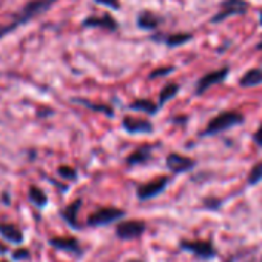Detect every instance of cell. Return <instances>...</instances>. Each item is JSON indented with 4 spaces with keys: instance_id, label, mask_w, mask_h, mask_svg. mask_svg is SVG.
<instances>
[{
    "instance_id": "1",
    "label": "cell",
    "mask_w": 262,
    "mask_h": 262,
    "mask_svg": "<svg viewBox=\"0 0 262 262\" xmlns=\"http://www.w3.org/2000/svg\"><path fill=\"white\" fill-rule=\"evenodd\" d=\"M56 2H57V0H31V2H28L22 8V11L13 19V22L10 25L0 27V39H4L5 36L11 34L19 27H24V25L30 24L33 19L45 14Z\"/></svg>"
},
{
    "instance_id": "2",
    "label": "cell",
    "mask_w": 262,
    "mask_h": 262,
    "mask_svg": "<svg viewBox=\"0 0 262 262\" xmlns=\"http://www.w3.org/2000/svg\"><path fill=\"white\" fill-rule=\"evenodd\" d=\"M245 122V117L242 113L239 111H222L217 116H214L205 126L204 131H201V138H211V136H217L221 133H225V131L239 126Z\"/></svg>"
},
{
    "instance_id": "3",
    "label": "cell",
    "mask_w": 262,
    "mask_h": 262,
    "mask_svg": "<svg viewBox=\"0 0 262 262\" xmlns=\"http://www.w3.org/2000/svg\"><path fill=\"white\" fill-rule=\"evenodd\" d=\"M126 211L122 208H116V207H103L96 210L94 213H91L86 219V225L88 227H106L111 225L114 222H119L125 217Z\"/></svg>"
},
{
    "instance_id": "4",
    "label": "cell",
    "mask_w": 262,
    "mask_h": 262,
    "mask_svg": "<svg viewBox=\"0 0 262 262\" xmlns=\"http://www.w3.org/2000/svg\"><path fill=\"white\" fill-rule=\"evenodd\" d=\"M179 245L184 251H188L202 260H211L217 256V250L213 245V242H210V241H202V239L187 241V239H184V241H181Z\"/></svg>"
},
{
    "instance_id": "5",
    "label": "cell",
    "mask_w": 262,
    "mask_h": 262,
    "mask_svg": "<svg viewBox=\"0 0 262 262\" xmlns=\"http://www.w3.org/2000/svg\"><path fill=\"white\" fill-rule=\"evenodd\" d=\"M250 5L247 0H224L221 4V10L216 16L211 17V24H221L231 16H244L247 14Z\"/></svg>"
},
{
    "instance_id": "6",
    "label": "cell",
    "mask_w": 262,
    "mask_h": 262,
    "mask_svg": "<svg viewBox=\"0 0 262 262\" xmlns=\"http://www.w3.org/2000/svg\"><path fill=\"white\" fill-rule=\"evenodd\" d=\"M170 184V178L168 176H159L144 185H141L138 190H136V196L141 202H145V201H150V199H155L156 196H159L161 193H164L167 190Z\"/></svg>"
},
{
    "instance_id": "7",
    "label": "cell",
    "mask_w": 262,
    "mask_h": 262,
    "mask_svg": "<svg viewBox=\"0 0 262 262\" xmlns=\"http://www.w3.org/2000/svg\"><path fill=\"white\" fill-rule=\"evenodd\" d=\"M147 230L144 221H120L116 225V236L120 241H135L141 237Z\"/></svg>"
},
{
    "instance_id": "8",
    "label": "cell",
    "mask_w": 262,
    "mask_h": 262,
    "mask_svg": "<svg viewBox=\"0 0 262 262\" xmlns=\"http://www.w3.org/2000/svg\"><path fill=\"white\" fill-rule=\"evenodd\" d=\"M228 73H230V68H228V67H224V68H221V70L207 73L205 76H202V77L196 82L194 94H196V96H202V94L207 93L211 86H214V85H217V83H222V82L228 77Z\"/></svg>"
},
{
    "instance_id": "9",
    "label": "cell",
    "mask_w": 262,
    "mask_h": 262,
    "mask_svg": "<svg viewBox=\"0 0 262 262\" xmlns=\"http://www.w3.org/2000/svg\"><path fill=\"white\" fill-rule=\"evenodd\" d=\"M167 168L173 173V174H182V173H188L191 170L196 168L198 162L191 158L182 156L179 153H170L165 159Z\"/></svg>"
},
{
    "instance_id": "10",
    "label": "cell",
    "mask_w": 262,
    "mask_h": 262,
    "mask_svg": "<svg viewBox=\"0 0 262 262\" xmlns=\"http://www.w3.org/2000/svg\"><path fill=\"white\" fill-rule=\"evenodd\" d=\"M122 128L128 135H151L155 131V126L150 120L125 116L122 119Z\"/></svg>"
},
{
    "instance_id": "11",
    "label": "cell",
    "mask_w": 262,
    "mask_h": 262,
    "mask_svg": "<svg viewBox=\"0 0 262 262\" xmlns=\"http://www.w3.org/2000/svg\"><path fill=\"white\" fill-rule=\"evenodd\" d=\"M82 27L83 28H102V30H106V31H111L113 33V31L117 30V22L113 17H110L108 14L100 16V17L91 16V17L83 19Z\"/></svg>"
},
{
    "instance_id": "12",
    "label": "cell",
    "mask_w": 262,
    "mask_h": 262,
    "mask_svg": "<svg viewBox=\"0 0 262 262\" xmlns=\"http://www.w3.org/2000/svg\"><path fill=\"white\" fill-rule=\"evenodd\" d=\"M50 245L54 247L56 250H60V251H68V253L77 254V256L82 254L80 244L76 237H51Z\"/></svg>"
},
{
    "instance_id": "13",
    "label": "cell",
    "mask_w": 262,
    "mask_h": 262,
    "mask_svg": "<svg viewBox=\"0 0 262 262\" xmlns=\"http://www.w3.org/2000/svg\"><path fill=\"white\" fill-rule=\"evenodd\" d=\"M82 204H83L82 199H76L74 202H71L70 205H67V207L62 210V217H63V221H65L71 228L80 230L77 216H79V211H80V208H82Z\"/></svg>"
},
{
    "instance_id": "14",
    "label": "cell",
    "mask_w": 262,
    "mask_h": 262,
    "mask_svg": "<svg viewBox=\"0 0 262 262\" xmlns=\"http://www.w3.org/2000/svg\"><path fill=\"white\" fill-rule=\"evenodd\" d=\"M151 153H153V148H151V147H148V145L139 147V148H136L133 153H131V155L126 158V165H129V167L144 165V164L150 162Z\"/></svg>"
},
{
    "instance_id": "15",
    "label": "cell",
    "mask_w": 262,
    "mask_h": 262,
    "mask_svg": "<svg viewBox=\"0 0 262 262\" xmlns=\"http://www.w3.org/2000/svg\"><path fill=\"white\" fill-rule=\"evenodd\" d=\"M151 39L155 42H164L168 48H176V47H182L187 42H190L193 39V36L187 34V33H178V34H168V36H153Z\"/></svg>"
},
{
    "instance_id": "16",
    "label": "cell",
    "mask_w": 262,
    "mask_h": 262,
    "mask_svg": "<svg viewBox=\"0 0 262 262\" xmlns=\"http://www.w3.org/2000/svg\"><path fill=\"white\" fill-rule=\"evenodd\" d=\"M0 236L5 237L11 244L20 245L24 242V233L14 224H2L0 222Z\"/></svg>"
},
{
    "instance_id": "17",
    "label": "cell",
    "mask_w": 262,
    "mask_h": 262,
    "mask_svg": "<svg viewBox=\"0 0 262 262\" xmlns=\"http://www.w3.org/2000/svg\"><path fill=\"white\" fill-rule=\"evenodd\" d=\"M161 19L156 16V14H153V13H150V11H142V13H139L138 14V19H136V24H138V27L141 28V30H144V31H153V30H156L159 25H161Z\"/></svg>"
},
{
    "instance_id": "18",
    "label": "cell",
    "mask_w": 262,
    "mask_h": 262,
    "mask_svg": "<svg viewBox=\"0 0 262 262\" xmlns=\"http://www.w3.org/2000/svg\"><path fill=\"white\" fill-rule=\"evenodd\" d=\"M128 108L133 110V111L145 113L148 116H156L161 106L158 103H155L153 100H150V99H136V100H133L128 105Z\"/></svg>"
},
{
    "instance_id": "19",
    "label": "cell",
    "mask_w": 262,
    "mask_h": 262,
    "mask_svg": "<svg viewBox=\"0 0 262 262\" xmlns=\"http://www.w3.org/2000/svg\"><path fill=\"white\" fill-rule=\"evenodd\" d=\"M239 85L242 88H253L262 85V68H251L239 79Z\"/></svg>"
},
{
    "instance_id": "20",
    "label": "cell",
    "mask_w": 262,
    "mask_h": 262,
    "mask_svg": "<svg viewBox=\"0 0 262 262\" xmlns=\"http://www.w3.org/2000/svg\"><path fill=\"white\" fill-rule=\"evenodd\" d=\"M73 102H74V103H79V105H83L85 108L93 110V111H96V113H102V114H105V116H108V117H113V116H114L113 108L108 106V105H103V103H93V102H90V100H86V99H73Z\"/></svg>"
},
{
    "instance_id": "21",
    "label": "cell",
    "mask_w": 262,
    "mask_h": 262,
    "mask_svg": "<svg viewBox=\"0 0 262 262\" xmlns=\"http://www.w3.org/2000/svg\"><path fill=\"white\" fill-rule=\"evenodd\" d=\"M28 199H30L31 204H34L39 208H43L48 204V198H47L45 191L42 188L36 187V185L30 187V190H28Z\"/></svg>"
},
{
    "instance_id": "22",
    "label": "cell",
    "mask_w": 262,
    "mask_h": 262,
    "mask_svg": "<svg viewBox=\"0 0 262 262\" xmlns=\"http://www.w3.org/2000/svg\"><path fill=\"white\" fill-rule=\"evenodd\" d=\"M179 90H181V86L178 83H167L161 90V93H159V102H158V105L159 106H164L168 100H171V99H174L178 96Z\"/></svg>"
},
{
    "instance_id": "23",
    "label": "cell",
    "mask_w": 262,
    "mask_h": 262,
    "mask_svg": "<svg viewBox=\"0 0 262 262\" xmlns=\"http://www.w3.org/2000/svg\"><path fill=\"white\" fill-rule=\"evenodd\" d=\"M260 181H262V161H259L257 164H254L251 167V170L248 171V176H247V184L250 187H254Z\"/></svg>"
},
{
    "instance_id": "24",
    "label": "cell",
    "mask_w": 262,
    "mask_h": 262,
    "mask_svg": "<svg viewBox=\"0 0 262 262\" xmlns=\"http://www.w3.org/2000/svg\"><path fill=\"white\" fill-rule=\"evenodd\" d=\"M173 71H174V67H162V68H156L155 71H151V73H150L148 79L155 80V79H158V77H165V76L171 74Z\"/></svg>"
},
{
    "instance_id": "25",
    "label": "cell",
    "mask_w": 262,
    "mask_h": 262,
    "mask_svg": "<svg viewBox=\"0 0 262 262\" xmlns=\"http://www.w3.org/2000/svg\"><path fill=\"white\" fill-rule=\"evenodd\" d=\"M57 173H59V176L60 178H63V179H68V181H74L76 178H77V171L74 170V168H71V167H59L57 168Z\"/></svg>"
},
{
    "instance_id": "26",
    "label": "cell",
    "mask_w": 262,
    "mask_h": 262,
    "mask_svg": "<svg viewBox=\"0 0 262 262\" xmlns=\"http://www.w3.org/2000/svg\"><path fill=\"white\" fill-rule=\"evenodd\" d=\"M94 2L99 4V5H105V7H108V8L114 10V11L120 10V0H94Z\"/></svg>"
},
{
    "instance_id": "27",
    "label": "cell",
    "mask_w": 262,
    "mask_h": 262,
    "mask_svg": "<svg viewBox=\"0 0 262 262\" xmlns=\"http://www.w3.org/2000/svg\"><path fill=\"white\" fill-rule=\"evenodd\" d=\"M222 205V201L221 199H205L204 201V207L207 208V210H211V211H216V210H219V207Z\"/></svg>"
},
{
    "instance_id": "28",
    "label": "cell",
    "mask_w": 262,
    "mask_h": 262,
    "mask_svg": "<svg viewBox=\"0 0 262 262\" xmlns=\"http://www.w3.org/2000/svg\"><path fill=\"white\" fill-rule=\"evenodd\" d=\"M28 257H30V251L27 248H19L13 253V259H16V260H19V259L22 260V259H28Z\"/></svg>"
},
{
    "instance_id": "29",
    "label": "cell",
    "mask_w": 262,
    "mask_h": 262,
    "mask_svg": "<svg viewBox=\"0 0 262 262\" xmlns=\"http://www.w3.org/2000/svg\"><path fill=\"white\" fill-rule=\"evenodd\" d=\"M253 142H254L257 147H262V123H260L259 128L254 131V135H253Z\"/></svg>"
},
{
    "instance_id": "30",
    "label": "cell",
    "mask_w": 262,
    "mask_h": 262,
    "mask_svg": "<svg viewBox=\"0 0 262 262\" xmlns=\"http://www.w3.org/2000/svg\"><path fill=\"white\" fill-rule=\"evenodd\" d=\"M8 251V247L4 245V244H0V254H5Z\"/></svg>"
},
{
    "instance_id": "31",
    "label": "cell",
    "mask_w": 262,
    "mask_h": 262,
    "mask_svg": "<svg viewBox=\"0 0 262 262\" xmlns=\"http://www.w3.org/2000/svg\"><path fill=\"white\" fill-rule=\"evenodd\" d=\"M259 25L262 27V11H260V16H259Z\"/></svg>"
},
{
    "instance_id": "32",
    "label": "cell",
    "mask_w": 262,
    "mask_h": 262,
    "mask_svg": "<svg viewBox=\"0 0 262 262\" xmlns=\"http://www.w3.org/2000/svg\"><path fill=\"white\" fill-rule=\"evenodd\" d=\"M256 48H257V50H262V42H259V43H257V47H256Z\"/></svg>"
},
{
    "instance_id": "33",
    "label": "cell",
    "mask_w": 262,
    "mask_h": 262,
    "mask_svg": "<svg viewBox=\"0 0 262 262\" xmlns=\"http://www.w3.org/2000/svg\"><path fill=\"white\" fill-rule=\"evenodd\" d=\"M128 262H142V260H139V259H131V260H128Z\"/></svg>"
},
{
    "instance_id": "34",
    "label": "cell",
    "mask_w": 262,
    "mask_h": 262,
    "mask_svg": "<svg viewBox=\"0 0 262 262\" xmlns=\"http://www.w3.org/2000/svg\"><path fill=\"white\" fill-rule=\"evenodd\" d=\"M0 262H5V260H0Z\"/></svg>"
},
{
    "instance_id": "35",
    "label": "cell",
    "mask_w": 262,
    "mask_h": 262,
    "mask_svg": "<svg viewBox=\"0 0 262 262\" xmlns=\"http://www.w3.org/2000/svg\"><path fill=\"white\" fill-rule=\"evenodd\" d=\"M260 262H262V260H260Z\"/></svg>"
}]
</instances>
